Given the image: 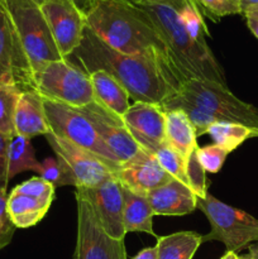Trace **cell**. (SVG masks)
Segmentation results:
<instances>
[{"mask_svg": "<svg viewBox=\"0 0 258 259\" xmlns=\"http://www.w3.org/2000/svg\"><path fill=\"white\" fill-rule=\"evenodd\" d=\"M68 61L85 72L103 70L113 76L134 101L162 105L181 82L166 67L144 56H129L104 43L88 27Z\"/></svg>", "mask_w": 258, "mask_h": 259, "instance_id": "1", "label": "cell"}, {"mask_svg": "<svg viewBox=\"0 0 258 259\" xmlns=\"http://www.w3.org/2000/svg\"><path fill=\"white\" fill-rule=\"evenodd\" d=\"M86 25L104 43L129 56H144L161 63L185 82L172 61L166 42L149 15L128 0H91Z\"/></svg>", "mask_w": 258, "mask_h": 259, "instance_id": "2", "label": "cell"}, {"mask_svg": "<svg viewBox=\"0 0 258 259\" xmlns=\"http://www.w3.org/2000/svg\"><path fill=\"white\" fill-rule=\"evenodd\" d=\"M164 109H181L191 120L197 136L217 121L237 123L258 129V108L238 99L227 85L192 78L162 104Z\"/></svg>", "mask_w": 258, "mask_h": 259, "instance_id": "3", "label": "cell"}, {"mask_svg": "<svg viewBox=\"0 0 258 259\" xmlns=\"http://www.w3.org/2000/svg\"><path fill=\"white\" fill-rule=\"evenodd\" d=\"M149 15L166 42L182 80H210L227 85L224 71L210 47L195 42L185 29L179 12L164 4H137Z\"/></svg>", "mask_w": 258, "mask_h": 259, "instance_id": "4", "label": "cell"}, {"mask_svg": "<svg viewBox=\"0 0 258 259\" xmlns=\"http://www.w3.org/2000/svg\"><path fill=\"white\" fill-rule=\"evenodd\" d=\"M13 20L33 73L43 65L62 60L40 7L33 0H2Z\"/></svg>", "mask_w": 258, "mask_h": 259, "instance_id": "5", "label": "cell"}, {"mask_svg": "<svg viewBox=\"0 0 258 259\" xmlns=\"http://www.w3.org/2000/svg\"><path fill=\"white\" fill-rule=\"evenodd\" d=\"M33 89L72 108H82L95 100L89 73L67 58L47 62L33 73Z\"/></svg>", "mask_w": 258, "mask_h": 259, "instance_id": "6", "label": "cell"}, {"mask_svg": "<svg viewBox=\"0 0 258 259\" xmlns=\"http://www.w3.org/2000/svg\"><path fill=\"white\" fill-rule=\"evenodd\" d=\"M197 207L211 227L210 233L202 235V243L218 240L228 252L237 253L258 242V219L248 212L224 204L209 192L205 199H197Z\"/></svg>", "mask_w": 258, "mask_h": 259, "instance_id": "7", "label": "cell"}, {"mask_svg": "<svg viewBox=\"0 0 258 259\" xmlns=\"http://www.w3.org/2000/svg\"><path fill=\"white\" fill-rule=\"evenodd\" d=\"M42 100L46 119L53 134L91 152L118 171L120 166L119 159L104 143L93 124L77 109L45 96H42Z\"/></svg>", "mask_w": 258, "mask_h": 259, "instance_id": "8", "label": "cell"}, {"mask_svg": "<svg viewBox=\"0 0 258 259\" xmlns=\"http://www.w3.org/2000/svg\"><path fill=\"white\" fill-rule=\"evenodd\" d=\"M77 202V243L75 259H128L125 244L106 234L93 207L75 191Z\"/></svg>", "mask_w": 258, "mask_h": 259, "instance_id": "9", "label": "cell"}, {"mask_svg": "<svg viewBox=\"0 0 258 259\" xmlns=\"http://www.w3.org/2000/svg\"><path fill=\"white\" fill-rule=\"evenodd\" d=\"M55 157L62 162L76 180V187H96L115 177V168L91 152L56 136L46 134Z\"/></svg>", "mask_w": 258, "mask_h": 259, "instance_id": "10", "label": "cell"}, {"mask_svg": "<svg viewBox=\"0 0 258 259\" xmlns=\"http://www.w3.org/2000/svg\"><path fill=\"white\" fill-rule=\"evenodd\" d=\"M39 7L58 52L63 58L70 57L88 27L85 12L75 0H47Z\"/></svg>", "mask_w": 258, "mask_h": 259, "instance_id": "11", "label": "cell"}, {"mask_svg": "<svg viewBox=\"0 0 258 259\" xmlns=\"http://www.w3.org/2000/svg\"><path fill=\"white\" fill-rule=\"evenodd\" d=\"M0 83L20 91L34 90L29 62L13 20L0 0Z\"/></svg>", "mask_w": 258, "mask_h": 259, "instance_id": "12", "label": "cell"}, {"mask_svg": "<svg viewBox=\"0 0 258 259\" xmlns=\"http://www.w3.org/2000/svg\"><path fill=\"white\" fill-rule=\"evenodd\" d=\"M76 192L81 195L93 207L101 228L106 234L118 240L125 238L123 220V192L118 179L108 180L96 187H76Z\"/></svg>", "mask_w": 258, "mask_h": 259, "instance_id": "13", "label": "cell"}, {"mask_svg": "<svg viewBox=\"0 0 258 259\" xmlns=\"http://www.w3.org/2000/svg\"><path fill=\"white\" fill-rule=\"evenodd\" d=\"M76 109L93 124L104 143L115 154L120 163L131 159L142 149L126 131L120 116L99 101L94 100L82 108Z\"/></svg>", "mask_w": 258, "mask_h": 259, "instance_id": "14", "label": "cell"}, {"mask_svg": "<svg viewBox=\"0 0 258 259\" xmlns=\"http://www.w3.org/2000/svg\"><path fill=\"white\" fill-rule=\"evenodd\" d=\"M164 114L166 110L162 105L134 101L123 114L121 120L136 143L154 154L159 147L166 144Z\"/></svg>", "mask_w": 258, "mask_h": 259, "instance_id": "15", "label": "cell"}, {"mask_svg": "<svg viewBox=\"0 0 258 259\" xmlns=\"http://www.w3.org/2000/svg\"><path fill=\"white\" fill-rule=\"evenodd\" d=\"M115 177L121 186L143 196L174 180V177L159 166L154 154L144 149H141L136 156L120 163Z\"/></svg>", "mask_w": 258, "mask_h": 259, "instance_id": "16", "label": "cell"}, {"mask_svg": "<svg viewBox=\"0 0 258 259\" xmlns=\"http://www.w3.org/2000/svg\"><path fill=\"white\" fill-rule=\"evenodd\" d=\"M154 215L181 217L197 209V199L191 189L184 182L174 179L168 184L153 190L147 195Z\"/></svg>", "mask_w": 258, "mask_h": 259, "instance_id": "17", "label": "cell"}, {"mask_svg": "<svg viewBox=\"0 0 258 259\" xmlns=\"http://www.w3.org/2000/svg\"><path fill=\"white\" fill-rule=\"evenodd\" d=\"M15 134L33 138L51 132L46 119L42 96L35 90L22 91L18 99L14 115Z\"/></svg>", "mask_w": 258, "mask_h": 259, "instance_id": "18", "label": "cell"}, {"mask_svg": "<svg viewBox=\"0 0 258 259\" xmlns=\"http://www.w3.org/2000/svg\"><path fill=\"white\" fill-rule=\"evenodd\" d=\"M166 143L186 161L197 144V134L191 120L181 109H164Z\"/></svg>", "mask_w": 258, "mask_h": 259, "instance_id": "19", "label": "cell"}, {"mask_svg": "<svg viewBox=\"0 0 258 259\" xmlns=\"http://www.w3.org/2000/svg\"><path fill=\"white\" fill-rule=\"evenodd\" d=\"M89 76L93 85L95 100L121 118L131 106V96L128 91L113 76L103 70L93 71L89 73Z\"/></svg>", "mask_w": 258, "mask_h": 259, "instance_id": "20", "label": "cell"}, {"mask_svg": "<svg viewBox=\"0 0 258 259\" xmlns=\"http://www.w3.org/2000/svg\"><path fill=\"white\" fill-rule=\"evenodd\" d=\"M123 192V220L125 233H147L156 237L153 232V210L147 196L132 192L121 186Z\"/></svg>", "mask_w": 258, "mask_h": 259, "instance_id": "21", "label": "cell"}, {"mask_svg": "<svg viewBox=\"0 0 258 259\" xmlns=\"http://www.w3.org/2000/svg\"><path fill=\"white\" fill-rule=\"evenodd\" d=\"M51 204L18 194L12 190L8 196L7 209L15 228L25 229L37 225L50 210Z\"/></svg>", "mask_w": 258, "mask_h": 259, "instance_id": "22", "label": "cell"}, {"mask_svg": "<svg viewBox=\"0 0 258 259\" xmlns=\"http://www.w3.org/2000/svg\"><path fill=\"white\" fill-rule=\"evenodd\" d=\"M202 243L195 232H177L157 238V259H192Z\"/></svg>", "mask_w": 258, "mask_h": 259, "instance_id": "23", "label": "cell"}, {"mask_svg": "<svg viewBox=\"0 0 258 259\" xmlns=\"http://www.w3.org/2000/svg\"><path fill=\"white\" fill-rule=\"evenodd\" d=\"M42 164L35 158V152L29 138L14 134L8 147V180L25 171L40 174Z\"/></svg>", "mask_w": 258, "mask_h": 259, "instance_id": "24", "label": "cell"}, {"mask_svg": "<svg viewBox=\"0 0 258 259\" xmlns=\"http://www.w3.org/2000/svg\"><path fill=\"white\" fill-rule=\"evenodd\" d=\"M205 134H209L214 144L222 147L228 153H230L248 139L258 138V129L237 123L217 121L206 129Z\"/></svg>", "mask_w": 258, "mask_h": 259, "instance_id": "25", "label": "cell"}, {"mask_svg": "<svg viewBox=\"0 0 258 259\" xmlns=\"http://www.w3.org/2000/svg\"><path fill=\"white\" fill-rule=\"evenodd\" d=\"M20 93L15 86L0 83V133L8 138L15 134L14 115Z\"/></svg>", "mask_w": 258, "mask_h": 259, "instance_id": "26", "label": "cell"}, {"mask_svg": "<svg viewBox=\"0 0 258 259\" xmlns=\"http://www.w3.org/2000/svg\"><path fill=\"white\" fill-rule=\"evenodd\" d=\"M179 17L190 37L202 47H209L206 43V35L209 32L197 5H185L181 10H179Z\"/></svg>", "mask_w": 258, "mask_h": 259, "instance_id": "27", "label": "cell"}, {"mask_svg": "<svg viewBox=\"0 0 258 259\" xmlns=\"http://www.w3.org/2000/svg\"><path fill=\"white\" fill-rule=\"evenodd\" d=\"M154 157L158 161L159 166L174 179L187 185L186 179V161L172 149L168 144H163L154 152ZM189 186V185H187Z\"/></svg>", "mask_w": 258, "mask_h": 259, "instance_id": "28", "label": "cell"}, {"mask_svg": "<svg viewBox=\"0 0 258 259\" xmlns=\"http://www.w3.org/2000/svg\"><path fill=\"white\" fill-rule=\"evenodd\" d=\"M42 169H40V177L55 187L70 186L76 187V180L70 172V169L65 166L61 161H58L56 157H47L43 159Z\"/></svg>", "mask_w": 258, "mask_h": 259, "instance_id": "29", "label": "cell"}, {"mask_svg": "<svg viewBox=\"0 0 258 259\" xmlns=\"http://www.w3.org/2000/svg\"><path fill=\"white\" fill-rule=\"evenodd\" d=\"M196 148L186 159L187 185L199 199H205L207 195V181L206 175H205L206 172L202 168L201 163L197 158Z\"/></svg>", "mask_w": 258, "mask_h": 259, "instance_id": "30", "label": "cell"}, {"mask_svg": "<svg viewBox=\"0 0 258 259\" xmlns=\"http://www.w3.org/2000/svg\"><path fill=\"white\" fill-rule=\"evenodd\" d=\"M55 190L56 187L52 184H50L39 176L32 177L28 181L22 182L18 186H15L13 191L37 199L39 201L52 204V201L55 200Z\"/></svg>", "mask_w": 258, "mask_h": 259, "instance_id": "31", "label": "cell"}, {"mask_svg": "<svg viewBox=\"0 0 258 259\" xmlns=\"http://www.w3.org/2000/svg\"><path fill=\"white\" fill-rule=\"evenodd\" d=\"M194 3L201 14L207 15L215 22L223 17L240 14L239 5L232 0H194Z\"/></svg>", "mask_w": 258, "mask_h": 259, "instance_id": "32", "label": "cell"}, {"mask_svg": "<svg viewBox=\"0 0 258 259\" xmlns=\"http://www.w3.org/2000/svg\"><path fill=\"white\" fill-rule=\"evenodd\" d=\"M196 154L205 172L218 174L222 169L223 164H224L227 156L229 153L222 147L217 146V144H211V146L205 147L197 146Z\"/></svg>", "mask_w": 258, "mask_h": 259, "instance_id": "33", "label": "cell"}, {"mask_svg": "<svg viewBox=\"0 0 258 259\" xmlns=\"http://www.w3.org/2000/svg\"><path fill=\"white\" fill-rule=\"evenodd\" d=\"M8 194L7 189L0 187V250L7 247L13 239L15 232V225L10 220L7 209Z\"/></svg>", "mask_w": 258, "mask_h": 259, "instance_id": "34", "label": "cell"}, {"mask_svg": "<svg viewBox=\"0 0 258 259\" xmlns=\"http://www.w3.org/2000/svg\"><path fill=\"white\" fill-rule=\"evenodd\" d=\"M10 138L0 133V187L8 189V147Z\"/></svg>", "mask_w": 258, "mask_h": 259, "instance_id": "35", "label": "cell"}, {"mask_svg": "<svg viewBox=\"0 0 258 259\" xmlns=\"http://www.w3.org/2000/svg\"><path fill=\"white\" fill-rule=\"evenodd\" d=\"M128 2L134 3V4H164L175 8L179 12L185 5L195 4L194 0H128ZM196 5V4H195Z\"/></svg>", "mask_w": 258, "mask_h": 259, "instance_id": "36", "label": "cell"}, {"mask_svg": "<svg viewBox=\"0 0 258 259\" xmlns=\"http://www.w3.org/2000/svg\"><path fill=\"white\" fill-rule=\"evenodd\" d=\"M132 259H157V248L154 247L144 248L137 255H134Z\"/></svg>", "mask_w": 258, "mask_h": 259, "instance_id": "37", "label": "cell"}, {"mask_svg": "<svg viewBox=\"0 0 258 259\" xmlns=\"http://www.w3.org/2000/svg\"><path fill=\"white\" fill-rule=\"evenodd\" d=\"M255 7H258V0H239L240 14H245Z\"/></svg>", "mask_w": 258, "mask_h": 259, "instance_id": "38", "label": "cell"}, {"mask_svg": "<svg viewBox=\"0 0 258 259\" xmlns=\"http://www.w3.org/2000/svg\"><path fill=\"white\" fill-rule=\"evenodd\" d=\"M245 20H247V25L250 29V32L255 35V38L258 39V19L252 17H245Z\"/></svg>", "mask_w": 258, "mask_h": 259, "instance_id": "39", "label": "cell"}, {"mask_svg": "<svg viewBox=\"0 0 258 259\" xmlns=\"http://www.w3.org/2000/svg\"><path fill=\"white\" fill-rule=\"evenodd\" d=\"M33 2H34L35 4L40 5V4H43L45 2H47V0H33ZM75 2L77 3L78 7H80L81 9L83 10V12H86V10H88V8H89V5H90L91 0H75Z\"/></svg>", "mask_w": 258, "mask_h": 259, "instance_id": "40", "label": "cell"}, {"mask_svg": "<svg viewBox=\"0 0 258 259\" xmlns=\"http://www.w3.org/2000/svg\"><path fill=\"white\" fill-rule=\"evenodd\" d=\"M239 259H258V245L257 247H249V252L245 254L239 255Z\"/></svg>", "mask_w": 258, "mask_h": 259, "instance_id": "41", "label": "cell"}, {"mask_svg": "<svg viewBox=\"0 0 258 259\" xmlns=\"http://www.w3.org/2000/svg\"><path fill=\"white\" fill-rule=\"evenodd\" d=\"M243 15H244V17H252V18H255V19H258V7L253 8V9H250L249 12H247Z\"/></svg>", "mask_w": 258, "mask_h": 259, "instance_id": "42", "label": "cell"}, {"mask_svg": "<svg viewBox=\"0 0 258 259\" xmlns=\"http://www.w3.org/2000/svg\"><path fill=\"white\" fill-rule=\"evenodd\" d=\"M220 259H239V255L235 252H228L227 250V253H225Z\"/></svg>", "mask_w": 258, "mask_h": 259, "instance_id": "43", "label": "cell"}, {"mask_svg": "<svg viewBox=\"0 0 258 259\" xmlns=\"http://www.w3.org/2000/svg\"><path fill=\"white\" fill-rule=\"evenodd\" d=\"M232 2H234L235 4H238V5H239V0H232Z\"/></svg>", "mask_w": 258, "mask_h": 259, "instance_id": "44", "label": "cell"}]
</instances>
